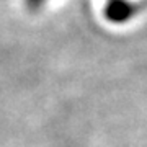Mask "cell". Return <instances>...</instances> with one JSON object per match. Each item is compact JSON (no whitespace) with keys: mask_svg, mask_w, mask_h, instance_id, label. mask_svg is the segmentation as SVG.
<instances>
[{"mask_svg":"<svg viewBox=\"0 0 147 147\" xmlns=\"http://www.w3.org/2000/svg\"><path fill=\"white\" fill-rule=\"evenodd\" d=\"M47 3V0H23V5L30 11H38Z\"/></svg>","mask_w":147,"mask_h":147,"instance_id":"cell-2","label":"cell"},{"mask_svg":"<svg viewBox=\"0 0 147 147\" xmlns=\"http://www.w3.org/2000/svg\"><path fill=\"white\" fill-rule=\"evenodd\" d=\"M139 7L132 0H106L103 15L110 23L115 25H124L134 18Z\"/></svg>","mask_w":147,"mask_h":147,"instance_id":"cell-1","label":"cell"}]
</instances>
